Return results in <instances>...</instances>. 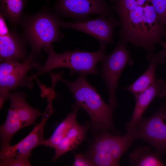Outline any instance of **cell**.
Returning <instances> with one entry per match:
<instances>
[{
    "label": "cell",
    "instance_id": "5b68a950",
    "mask_svg": "<svg viewBox=\"0 0 166 166\" xmlns=\"http://www.w3.org/2000/svg\"><path fill=\"white\" fill-rule=\"evenodd\" d=\"M0 64V108L3 107L8 95L13 90L19 87L31 89L33 86L31 76L27 73L33 69L38 70L42 66L36 59L29 57L22 62L6 61Z\"/></svg>",
    "mask_w": 166,
    "mask_h": 166
},
{
    "label": "cell",
    "instance_id": "ac0fdd59",
    "mask_svg": "<svg viewBox=\"0 0 166 166\" xmlns=\"http://www.w3.org/2000/svg\"><path fill=\"white\" fill-rule=\"evenodd\" d=\"M22 128L20 121L13 108L10 106L6 119L0 127L1 150L10 146L14 134Z\"/></svg>",
    "mask_w": 166,
    "mask_h": 166
},
{
    "label": "cell",
    "instance_id": "277c9868",
    "mask_svg": "<svg viewBox=\"0 0 166 166\" xmlns=\"http://www.w3.org/2000/svg\"><path fill=\"white\" fill-rule=\"evenodd\" d=\"M126 130V133L123 136L104 132L96 138L86 155L93 166L119 165L120 159L123 154L134 141L140 139L135 128Z\"/></svg>",
    "mask_w": 166,
    "mask_h": 166
},
{
    "label": "cell",
    "instance_id": "7c38bea8",
    "mask_svg": "<svg viewBox=\"0 0 166 166\" xmlns=\"http://www.w3.org/2000/svg\"><path fill=\"white\" fill-rule=\"evenodd\" d=\"M166 94V84L160 79H156L148 88L134 96L136 104L130 121L126 124V129L134 128L142 119L146 109L156 97H163Z\"/></svg>",
    "mask_w": 166,
    "mask_h": 166
},
{
    "label": "cell",
    "instance_id": "9a60e30c",
    "mask_svg": "<svg viewBox=\"0 0 166 166\" xmlns=\"http://www.w3.org/2000/svg\"><path fill=\"white\" fill-rule=\"evenodd\" d=\"M88 126V123L80 125L77 123L73 125L54 148L55 154L53 160H57L63 154L77 147L84 140Z\"/></svg>",
    "mask_w": 166,
    "mask_h": 166
},
{
    "label": "cell",
    "instance_id": "5bb4252c",
    "mask_svg": "<svg viewBox=\"0 0 166 166\" xmlns=\"http://www.w3.org/2000/svg\"><path fill=\"white\" fill-rule=\"evenodd\" d=\"M165 53L162 51L153 55L151 58V61L145 72L134 82L124 87L134 96L144 90L156 80V72L159 64L164 63Z\"/></svg>",
    "mask_w": 166,
    "mask_h": 166
},
{
    "label": "cell",
    "instance_id": "e0dca14e",
    "mask_svg": "<svg viewBox=\"0 0 166 166\" xmlns=\"http://www.w3.org/2000/svg\"><path fill=\"white\" fill-rule=\"evenodd\" d=\"M79 108L75 104L73 110L57 126L51 136L45 140L42 145L55 148L65 136L68 132L77 122L76 115Z\"/></svg>",
    "mask_w": 166,
    "mask_h": 166
},
{
    "label": "cell",
    "instance_id": "8992f818",
    "mask_svg": "<svg viewBox=\"0 0 166 166\" xmlns=\"http://www.w3.org/2000/svg\"><path fill=\"white\" fill-rule=\"evenodd\" d=\"M101 61V74L107 87L109 103L116 107L117 102L115 92L119 77L127 65H132L133 64L125 43L119 42L113 52L108 56L105 55Z\"/></svg>",
    "mask_w": 166,
    "mask_h": 166
},
{
    "label": "cell",
    "instance_id": "603a6c76",
    "mask_svg": "<svg viewBox=\"0 0 166 166\" xmlns=\"http://www.w3.org/2000/svg\"><path fill=\"white\" fill-rule=\"evenodd\" d=\"M165 49H166V45H165Z\"/></svg>",
    "mask_w": 166,
    "mask_h": 166
},
{
    "label": "cell",
    "instance_id": "52a82bcc",
    "mask_svg": "<svg viewBox=\"0 0 166 166\" xmlns=\"http://www.w3.org/2000/svg\"><path fill=\"white\" fill-rule=\"evenodd\" d=\"M52 9L59 18L69 17L76 22L89 20V14H111L105 0H56Z\"/></svg>",
    "mask_w": 166,
    "mask_h": 166
},
{
    "label": "cell",
    "instance_id": "ba28073f",
    "mask_svg": "<svg viewBox=\"0 0 166 166\" xmlns=\"http://www.w3.org/2000/svg\"><path fill=\"white\" fill-rule=\"evenodd\" d=\"M134 127L140 138L152 146L160 155L166 151V108L164 106L150 117L142 118Z\"/></svg>",
    "mask_w": 166,
    "mask_h": 166
},
{
    "label": "cell",
    "instance_id": "7a4b0ae2",
    "mask_svg": "<svg viewBox=\"0 0 166 166\" xmlns=\"http://www.w3.org/2000/svg\"><path fill=\"white\" fill-rule=\"evenodd\" d=\"M59 19L45 5L37 14L22 17L20 23L22 34L31 47L29 57L36 59L41 55L43 48L63 37L58 25Z\"/></svg>",
    "mask_w": 166,
    "mask_h": 166
},
{
    "label": "cell",
    "instance_id": "9c48e42d",
    "mask_svg": "<svg viewBox=\"0 0 166 166\" xmlns=\"http://www.w3.org/2000/svg\"><path fill=\"white\" fill-rule=\"evenodd\" d=\"M104 16L101 15L92 20L74 22L59 19L58 25L59 27L74 29L91 35L99 42V49L104 51L108 44L113 43V29L118 24L112 17L107 18Z\"/></svg>",
    "mask_w": 166,
    "mask_h": 166
},
{
    "label": "cell",
    "instance_id": "3957f363",
    "mask_svg": "<svg viewBox=\"0 0 166 166\" xmlns=\"http://www.w3.org/2000/svg\"><path fill=\"white\" fill-rule=\"evenodd\" d=\"M44 49L47 54V58L38 72L31 76L33 80L41 74L61 67L69 69L70 76L77 73L85 76L89 74L97 75L98 72L97 65L105 55L104 51L99 49L95 52H90L78 49L58 54L54 52L52 44L44 47Z\"/></svg>",
    "mask_w": 166,
    "mask_h": 166
},
{
    "label": "cell",
    "instance_id": "8fae6325",
    "mask_svg": "<svg viewBox=\"0 0 166 166\" xmlns=\"http://www.w3.org/2000/svg\"><path fill=\"white\" fill-rule=\"evenodd\" d=\"M26 39L23 34L12 29L0 34V62H24L29 58L26 50Z\"/></svg>",
    "mask_w": 166,
    "mask_h": 166
},
{
    "label": "cell",
    "instance_id": "4fadbf2b",
    "mask_svg": "<svg viewBox=\"0 0 166 166\" xmlns=\"http://www.w3.org/2000/svg\"><path fill=\"white\" fill-rule=\"evenodd\" d=\"M26 94L20 92H11L8 99L10 106L14 110L22 128L34 124L37 117L42 113L32 107L26 102Z\"/></svg>",
    "mask_w": 166,
    "mask_h": 166
},
{
    "label": "cell",
    "instance_id": "6da1fadb",
    "mask_svg": "<svg viewBox=\"0 0 166 166\" xmlns=\"http://www.w3.org/2000/svg\"><path fill=\"white\" fill-rule=\"evenodd\" d=\"M85 76L80 74L77 78L69 81L60 76L58 80L68 87L79 108L85 110L90 116L92 126L96 131L108 130L115 134L113 113L116 107L105 102L96 89L87 81Z\"/></svg>",
    "mask_w": 166,
    "mask_h": 166
},
{
    "label": "cell",
    "instance_id": "30bf717a",
    "mask_svg": "<svg viewBox=\"0 0 166 166\" xmlns=\"http://www.w3.org/2000/svg\"><path fill=\"white\" fill-rule=\"evenodd\" d=\"M52 100L48 101L47 107L43 113L40 122L35 125L33 129L26 137L15 145H10L6 149L1 150L0 161L15 156H30L32 150L42 145L45 140L44 130L49 117L54 112Z\"/></svg>",
    "mask_w": 166,
    "mask_h": 166
},
{
    "label": "cell",
    "instance_id": "d6986e66",
    "mask_svg": "<svg viewBox=\"0 0 166 166\" xmlns=\"http://www.w3.org/2000/svg\"><path fill=\"white\" fill-rule=\"evenodd\" d=\"M28 0H0L1 14L14 26L20 24L23 10Z\"/></svg>",
    "mask_w": 166,
    "mask_h": 166
},
{
    "label": "cell",
    "instance_id": "7402d4cb",
    "mask_svg": "<svg viewBox=\"0 0 166 166\" xmlns=\"http://www.w3.org/2000/svg\"><path fill=\"white\" fill-rule=\"evenodd\" d=\"M73 166H93L91 162L85 156L80 154H75Z\"/></svg>",
    "mask_w": 166,
    "mask_h": 166
},
{
    "label": "cell",
    "instance_id": "44dd1931",
    "mask_svg": "<svg viewBox=\"0 0 166 166\" xmlns=\"http://www.w3.org/2000/svg\"><path fill=\"white\" fill-rule=\"evenodd\" d=\"M157 14L158 19L162 26L166 24V0H151Z\"/></svg>",
    "mask_w": 166,
    "mask_h": 166
},
{
    "label": "cell",
    "instance_id": "ffe728a7",
    "mask_svg": "<svg viewBox=\"0 0 166 166\" xmlns=\"http://www.w3.org/2000/svg\"><path fill=\"white\" fill-rule=\"evenodd\" d=\"M28 156H15L0 161V166H29L31 165Z\"/></svg>",
    "mask_w": 166,
    "mask_h": 166
},
{
    "label": "cell",
    "instance_id": "2e32d148",
    "mask_svg": "<svg viewBox=\"0 0 166 166\" xmlns=\"http://www.w3.org/2000/svg\"><path fill=\"white\" fill-rule=\"evenodd\" d=\"M160 156L146 146L135 148L129 155V160L130 163L134 166H166L160 159Z\"/></svg>",
    "mask_w": 166,
    "mask_h": 166
}]
</instances>
